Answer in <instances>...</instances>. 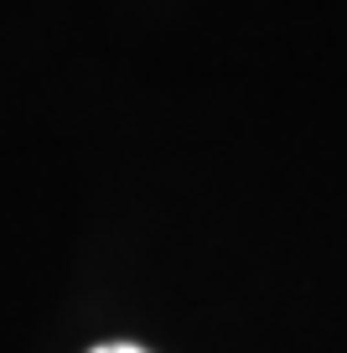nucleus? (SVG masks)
<instances>
[{
    "label": "nucleus",
    "mask_w": 347,
    "mask_h": 353,
    "mask_svg": "<svg viewBox=\"0 0 347 353\" xmlns=\"http://www.w3.org/2000/svg\"><path fill=\"white\" fill-rule=\"evenodd\" d=\"M88 353H151V348H140V343H98Z\"/></svg>",
    "instance_id": "nucleus-1"
}]
</instances>
